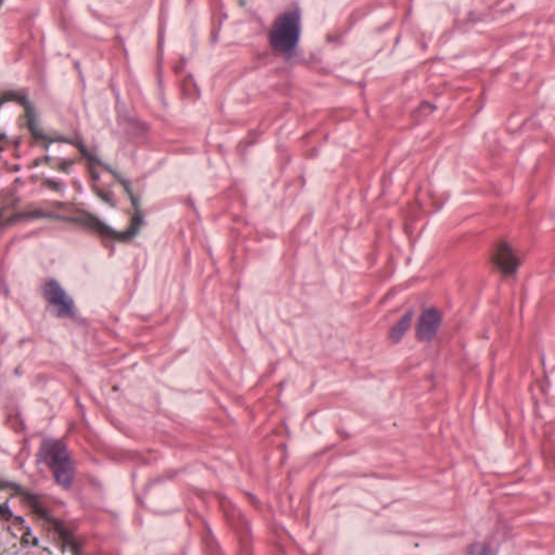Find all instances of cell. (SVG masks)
I'll list each match as a JSON object with an SVG mask.
<instances>
[{
	"label": "cell",
	"instance_id": "obj_1",
	"mask_svg": "<svg viewBox=\"0 0 555 555\" xmlns=\"http://www.w3.org/2000/svg\"><path fill=\"white\" fill-rule=\"evenodd\" d=\"M300 34V10L288 8L274 20L269 33L270 44L276 52L290 54L298 46Z\"/></svg>",
	"mask_w": 555,
	"mask_h": 555
},
{
	"label": "cell",
	"instance_id": "obj_5",
	"mask_svg": "<svg viewBox=\"0 0 555 555\" xmlns=\"http://www.w3.org/2000/svg\"><path fill=\"white\" fill-rule=\"evenodd\" d=\"M45 296L54 308L58 309L61 314L69 315L72 310L70 298L66 296L62 288L54 282H50L45 288Z\"/></svg>",
	"mask_w": 555,
	"mask_h": 555
},
{
	"label": "cell",
	"instance_id": "obj_2",
	"mask_svg": "<svg viewBox=\"0 0 555 555\" xmlns=\"http://www.w3.org/2000/svg\"><path fill=\"white\" fill-rule=\"evenodd\" d=\"M45 459L59 484L68 487L73 479V467L70 457L60 445L52 444L45 452Z\"/></svg>",
	"mask_w": 555,
	"mask_h": 555
},
{
	"label": "cell",
	"instance_id": "obj_3",
	"mask_svg": "<svg viewBox=\"0 0 555 555\" xmlns=\"http://www.w3.org/2000/svg\"><path fill=\"white\" fill-rule=\"evenodd\" d=\"M491 263L501 274L511 276L518 270L520 259L510 244L500 242L491 253Z\"/></svg>",
	"mask_w": 555,
	"mask_h": 555
},
{
	"label": "cell",
	"instance_id": "obj_7",
	"mask_svg": "<svg viewBox=\"0 0 555 555\" xmlns=\"http://www.w3.org/2000/svg\"><path fill=\"white\" fill-rule=\"evenodd\" d=\"M467 555H486L485 550L481 547L477 546L469 549L467 551Z\"/></svg>",
	"mask_w": 555,
	"mask_h": 555
},
{
	"label": "cell",
	"instance_id": "obj_4",
	"mask_svg": "<svg viewBox=\"0 0 555 555\" xmlns=\"http://www.w3.org/2000/svg\"><path fill=\"white\" fill-rule=\"evenodd\" d=\"M442 320V312H439L438 309L434 307L426 309L416 323V339L421 341H432L440 328Z\"/></svg>",
	"mask_w": 555,
	"mask_h": 555
},
{
	"label": "cell",
	"instance_id": "obj_6",
	"mask_svg": "<svg viewBox=\"0 0 555 555\" xmlns=\"http://www.w3.org/2000/svg\"><path fill=\"white\" fill-rule=\"evenodd\" d=\"M412 322V312H408L404 315L395 325H394L392 330L390 331V339L393 343H397L406 334L408 329L410 328V325Z\"/></svg>",
	"mask_w": 555,
	"mask_h": 555
}]
</instances>
